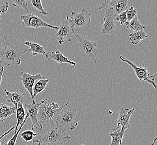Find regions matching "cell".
Wrapping results in <instances>:
<instances>
[{
  "label": "cell",
  "instance_id": "obj_26",
  "mask_svg": "<svg viewBox=\"0 0 157 145\" xmlns=\"http://www.w3.org/2000/svg\"><path fill=\"white\" fill-rule=\"evenodd\" d=\"M29 2L31 3L33 5V6L37 10H39V13L41 15H48V12H46L45 9L43 8L42 5V2L40 0L39 1H34V0H31V1H29Z\"/></svg>",
  "mask_w": 157,
  "mask_h": 145
},
{
  "label": "cell",
  "instance_id": "obj_16",
  "mask_svg": "<svg viewBox=\"0 0 157 145\" xmlns=\"http://www.w3.org/2000/svg\"><path fill=\"white\" fill-rule=\"evenodd\" d=\"M45 57L48 61L53 60L59 64H69L72 65L73 67H75L76 65V64L75 62L69 60L67 57H65L59 51L48 52Z\"/></svg>",
  "mask_w": 157,
  "mask_h": 145
},
{
  "label": "cell",
  "instance_id": "obj_7",
  "mask_svg": "<svg viewBox=\"0 0 157 145\" xmlns=\"http://www.w3.org/2000/svg\"><path fill=\"white\" fill-rule=\"evenodd\" d=\"M119 59H121V61L129 64L130 67L133 68L139 82L144 80L145 82L151 84L154 87L155 89H157V85L155 82V78L157 76L156 74L154 76H150L149 72H148V70L147 68H144V66H142V67L136 66V64H134L132 61L126 59V58L123 57V56L121 55H120Z\"/></svg>",
  "mask_w": 157,
  "mask_h": 145
},
{
  "label": "cell",
  "instance_id": "obj_22",
  "mask_svg": "<svg viewBox=\"0 0 157 145\" xmlns=\"http://www.w3.org/2000/svg\"><path fill=\"white\" fill-rule=\"evenodd\" d=\"M126 27L130 30L133 31L134 32L141 31L145 29V27L140 23V22L138 20L137 16L133 18L132 21L129 22H127L125 24Z\"/></svg>",
  "mask_w": 157,
  "mask_h": 145
},
{
  "label": "cell",
  "instance_id": "obj_33",
  "mask_svg": "<svg viewBox=\"0 0 157 145\" xmlns=\"http://www.w3.org/2000/svg\"><path fill=\"white\" fill-rule=\"evenodd\" d=\"M41 143H42V142L41 141L40 139H33V143L31 145H41Z\"/></svg>",
  "mask_w": 157,
  "mask_h": 145
},
{
  "label": "cell",
  "instance_id": "obj_18",
  "mask_svg": "<svg viewBox=\"0 0 157 145\" xmlns=\"http://www.w3.org/2000/svg\"><path fill=\"white\" fill-rule=\"evenodd\" d=\"M16 110L15 107H10L2 102L0 104V122H3L11 115L16 114Z\"/></svg>",
  "mask_w": 157,
  "mask_h": 145
},
{
  "label": "cell",
  "instance_id": "obj_6",
  "mask_svg": "<svg viewBox=\"0 0 157 145\" xmlns=\"http://www.w3.org/2000/svg\"><path fill=\"white\" fill-rule=\"evenodd\" d=\"M91 16L90 14L82 9L80 12L72 11L71 16L68 18V21L73 27L74 32L85 30L90 24Z\"/></svg>",
  "mask_w": 157,
  "mask_h": 145
},
{
  "label": "cell",
  "instance_id": "obj_2",
  "mask_svg": "<svg viewBox=\"0 0 157 145\" xmlns=\"http://www.w3.org/2000/svg\"><path fill=\"white\" fill-rule=\"evenodd\" d=\"M42 133L40 135L39 139L42 143L52 145H63L69 139L70 137L64 132L59 130L55 124L51 122L45 131H41Z\"/></svg>",
  "mask_w": 157,
  "mask_h": 145
},
{
  "label": "cell",
  "instance_id": "obj_3",
  "mask_svg": "<svg viewBox=\"0 0 157 145\" xmlns=\"http://www.w3.org/2000/svg\"><path fill=\"white\" fill-rule=\"evenodd\" d=\"M73 34L77 40L78 46L82 56L90 58L97 65V61L101 57L97 43L93 40L89 39L86 36L78 35L75 32Z\"/></svg>",
  "mask_w": 157,
  "mask_h": 145
},
{
  "label": "cell",
  "instance_id": "obj_15",
  "mask_svg": "<svg viewBox=\"0 0 157 145\" xmlns=\"http://www.w3.org/2000/svg\"><path fill=\"white\" fill-rule=\"evenodd\" d=\"M4 92L6 94L5 98L7 102L8 103H12L16 109L17 108L18 103L24 104L26 100V94L20 93L18 89H17L13 93H11L6 89H5Z\"/></svg>",
  "mask_w": 157,
  "mask_h": 145
},
{
  "label": "cell",
  "instance_id": "obj_32",
  "mask_svg": "<svg viewBox=\"0 0 157 145\" xmlns=\"http://www.w3.org/2000/svg\"><path fill=\"white\" fill-rule=\"evenodd\" d=\"M15 126H14V127H12V128H11L8 131H7L5 133H4V134H3L2 136L0 137V140H2V139H3V137H5V136L7 135H8L9 133H10L11 131H12V130H15Z\"/></svg>",
  "mask_w": 157,
  "mask_h": 145
},
{
  "label": "cell",
  "instance_id": "obj_31",
  "mask_svg": "<svg viewBox=\"0 0 157 145\" xmlns=\"http://www.w3.org/2000/svg\"><path fill=\"white\" fill-rule=\"evenodd\" d=\"M9 9V3L5 0H0V16L1 13L7 12Z\"/></svg>",
  "mask_w": 157,
  "mask_h": 145
},
{
  "label": "cell",
  "instance_id": "obj_19",
  "mask_svg": "<svg viewBox=\"0 0 157 145\" xmlns=\"http://www.w3.org/2000/svg\"><path fill=\"white\" fill-rule=\"evenodd\" d=\"M16 118H17V123L16 124L15 128L14 134H15L19 126H21L23 123L24 121L25 118L26 117V113L25 111V108L23 104L21 103H18L17 104V108L16 110Z\"/></svg>",
  "mask_w": 157,
  "mask_h": 145
},
{
  "label": "cell",
  "instance_id": "obj_10",
  "mask_svg": "<svg viewBox=\"0 0 157 145\" xmlns=\"http://www.w3.org/2000/svg\"><path fill=\"white\" fill-rule=\"evenodd\" d=\"M69 16L67 15V18L62 21L60 26L58 27V32L55 34V36L60 45H62L65 40L70 42L71 40V35L74 32L73 27L68 21Z\"/></svg>",
  "mask_w": 157,
  "mask_h": 145
},
{
  "label": "cell",
  "instance_id": "obj_24",
  "mask_svg": "<svg viewBox=\"0 0 157 145\" xmlns=\"http://www.w3.org/2000/svg\"><path fill=\"white\" fill-rule=\"evenodd\" d=\"M10 2L12 3L14 6L18 8H22L25 10L28 13L29 12L28 10V3L29 1L27 0H10Z\"/></svg>",
  "mask_w": 157,
  "mask_h": 145
},
{
  "label": "cell",
  "instance_id": "obj_28",
  "mask_svg": "<svg viewBox=\"0 0 157 145\" xmlns=\"http://www.w3.org/2000/svg\"><path fill=\"white\" fill-rule=\"evenodd\" d=\"M137 16V9L133 7H130L129 9L127 10V22L132 21L133 18Z\"/></svg>",
  "mask_w": 157,
  "mask_h": 145
},
{
  "label": "cell",
  "instance_id": "obj_21",
  "mask_svg": "<svg viewBox=\"0 0 157 145\" xmlns=\"http://www.w3.org/2000/svg\"><path fill=\"white\" fill-rule=\"evenodd\" d=\"M50 81V79L49 78L43 79L38 80L36 83H35L33 88V94L34 98L38 94L45 90L47 84Z\"/></svg>",
  "mask_w": 157,
  "mask_h": 145
},
{
  "label": "cell",
  "instance_id": "obj_27",
  "mask_svg": "<svg viewBox=\"0 0 157 145\" xmlns=\"http://www.w3.org/2000/svg\"><path fill=\"white\" fill-rule=\"evenodd\" d=\"M37 136V134L33 132L31 130H27L23 132L21 134V137L26 142H30L33 141L34 137Z\"/></svg>",
  "mask_w": 157,
  "mask_h": 145
},
{
  "label": "cell",
  "instance_id": "obj_20",
  "mask_svg": "<svg viewBox=\"0 0 157 145\" xmlns=\"http://www.w3.org/2000/svg\"><path fill=\"white\" fill-rule=\"evenodd\" d=\"M24 44L30 47L29 51L31 52L33 56L37 55H44L46 57L48 53L45 51L44 47L37 43L26 41L24 43Z\"/></svg>",
  "mask_w": 157,
  "mask_h": 145
},
{
  "label": "cell",
  "instance_id": "obj_12",
  "mask_svg": "<svg viewBox=\"0 0 157 145\" xmlns=\"http://www.w3.org/2000/svg\"><path fill=\"white\" fill-rule=\"evenodd\" d=\"M21 81L22 83L23 86L30 94L33 102V103H35V100L33 97V85L36 80H38L39 79H43L44 78L42 76L41 74H37L35 76H33L31 74L30 72H27L25 70L21 72Z\"/></svg>",
  "mask_w": 157,
  "mask_h": 145
},
{
  "label": "cell",
  "instance_id": "obj_17",
  "mask_svg": "<svg viewBox=\"0 0 157 145\" xmlns=\"http://www.w3.org/2000/svg\"><path fill=\"white\" fill-rule=\"evenodd\" d=\"M125 131L121 127H117L114 128L109 134L112 137V141L110 145H121Z\"/></svg>",
  "mask_w": 157,
  "mask_h": 145
},
{
  "label": "cell",
  "instance_id": "obj_29",
  "mask_svg": "<svg viewBox=\"0 0 157 145\" xmlns=\"http://www.w3.org/2000/svg\"><path fill=\"white\" fill-rule=\"evenodd\" d=\"M115 20L119 21L121 25H123L127 22V10L121 12L119 15H115Z\"/></svg>",
  "mask_w": 157,
  "mask_h": 145
},
{
  "label": "cell",
  "instance_id": "obj_35",
  "mask_svg": "<svg viewBox=\"0 0 157 145\" xmlns=\"http://www.w3.org/2000/svg\"><path fill=\"white\" fill-rule=\"evenodd\" d=\"M3 21L2 20V19L1 18V16H0V29H1V27H2V25H3Z\"/></svg>",
  "mask_w": 157,
  "mask_h": 145
},
{
  "label": "cell",
  "instance_id": "obj_5",
  "mask_svg": "<svg viewBox=\"0 0 157 145\" xmlns=\"http://www.w3.org/2000/svg\"><path fill=\"white\" fill-rule=\"evenodd\" d=\"M28 50L21 51L17 46H6L0 51V63L6 65H18L21 64L20 57Z\"/></svg>",
  "mask_w": 157,
  "mask_h": 145
},
{
  "label": "cell",
  "instance_id": "obj_37",
  "mask_svg": "<svg viewBox=\"0 0 157 145\" xmlns=\"http://www.w3.org/2000/svg\"><path fill=\"white\" fill-rule=\"evenodd\" d=\"M2 140H3V139H2V140H0V145H1V141H2Z\"/></svg>",
  "mask_w": 157,
  "mask_h": 145
},
{
  "label": "cell",
  "instance_id": "obj_25",
  "mask_svg": "<svg viewBox=\"0 0 157 145\" xmlns=\"http://www.w3.org/2000/svg\"><path fill=\"white\" fill-rule=\"evenodd\" d=\"M29 118V114L27 113L26 115V117H25V118L24 121L23 123L21 124V126H20V128H19L18 130H17V132H16L15 134H14V135L12 136V138H11V139H10L9 141L8 142L6 143L5 145H16V141H17V137H18V134H19L20 132L21 129L22 128V127L24 126V125L25 123L26 122V121H27V118Z\"/></svg>",
  "mask_w": 157,
  "mask_h": 145
},
{
  "label": "cell",
  "instance_id": "obj_30",
  "mask_svg": "<svg viewBox=\"0 0 157 145\" xmlns=\"http://www.w3.org/2000/svg\"><path fill=\"white\" fill-rule=\"evenodd\" d=\"M11 45L8 39L4 36L3 33H0V51L6 46Z\"/></svg>",
  "mask_w": 157,
  "mask_h": 145
},
{
  "label": "cell",
  "instance_id": "obj_14",
  "mask_svg": "<svg viewBox=\"0 0 157 145\" xmlns=\"http://www.w3.org/2000/svg\"><path fill=\"white\" fill-rule=\"evenodd\" d=\"M128 0H108L103 1L101 6L99 7V9L105 8L107 5L112 6V9L114 11L115 15H119L121 12L126 11Z\"/></svg>",
  "mask_w": 157,
  "mask_h": 145
},
{
  "label": "cell",
  "instance_id": "obj_13",
  "mask_svg": "<svg viewBox=\"0 0 157 145\" xmlns=\"http://www.w3.org/2000/svg\"><path fill=\"white\" fill-rule=\"evenodd\" d=\"M118 109H119V116L117 120V127H121L122 130L125 131L130 128L129 123L130 117L135 111V109L121 107H118Z\"/></svg>",
  "mask_w": 157,
  "mask_h": 145
},
{
  "label": "cell",
  "instance_id": "obj_23",
  "mask_svg": "<svg viewBox=\"0 0 157 145\" xmlns=\"http://www.w3.org/2000/svg\"><path fill=\"white\" fill-rule=\"evenodd\" d=\"M130 41L134 45H136L142 40L145 39L148 37V36L144 31H138L130 33L129 35Z\"/></svg>",
  "mask_w": 157,
  "mask_h": 145
},
{
  "label": "cell",
  "instance_id": "obj_4",
  "mask_svg": "<svg viewBox=\"0 0 157 145\" xmlns=\"http://www.w3.org/2000/svg\"><path fill=\"white\" fill-rule=\"evenodd\" d=\"M69 103H67L62 107H59L58 103H48V100L40 106L38 110L37 120L39 124L42 126V123H50L60 112L61 110L66 107Z\"/></svg>",
  "mask_w": 157,
  "mask_h": 145
},
{
  "label": "cell",
  "instance_id": "obj_11",
  "mask_svg": "<svg viewBox=\"0 0 157 145\" xmlns=\"http://www.w3.org/2000/svg\"><path fill=\"white\" fill-rule=\"evenodd\" d=\"M48 100L46 98L45 100H41L39 103L35 102V103H31L30 104H25L24 106L25 108L27 109V112H28L27 113L29 114V117H30V119L32 122L31 131H33L34 128L40 131L43 130L42 126L39 124L37 120L38 110L40 106Z\"/></svg>",
  "mask_w": 157,
  "mask_h": 145
},
{
  "label": "cell",
  "instance_id": "obj_36",
  "mask_svg": "<svg viewBox=\"0 0 157 145\" xmlns=\"http://www.w3.org/2000/svg\"><path fill=\"white\" fill-rule=\"evenodd\" d=\"M3 66L2 65V64H1L0 63V70L2 68H3Z\"/></svg>",
  "mask_w": 157,
  "mask_h": 145
},
{
  "label": "cell",
  "instance_id": "obj_34",
  "mask_svg": "<svg viewBox=\"0 0 157 145\" xmlns=\"http://www.w3.org/2000/svg\"><path fill=\"white\" fill-rule=\"evenodd\" d=\"M3 71H4V67L0 70V85L2 82V80L3 79Z\"/></svg>",
  "mask_w": 157,
  "mask_h": 145
},
{
  "label": "cell",
  "instance_id": "obj_9",
  "mask_svg": "<svg viewBox=\"0 0 157 145\" xmlns=\"http://www.w3.org/2000/svg\"><path fill=\"white\" fill-rule=\"evenodd\" d=\"M115 14L112 7L106 11L105 14L103 19V26L101 35H108L114 37L117 33L115 24Z\"/></svg>",
  "mask_w": 157,
  "mask_h": 145
},
{
  "label": "cell",
  "instance_id": "obj_1",
  "mask_svg": "<svg viewBox=\"0 0 157 145\" xmlns=\"http://www.w3.org/2000/svg\"><path fill=\"white\" fill-rule=\"evenodd\" d=\"M78 108L68 109L63 108L52 121L59 130L65 132L67 131H73L78 126Z\"/></svg>",
  "mask_w": 157,
  "mask_h": 145
},
{
  "label": "cell",
  "instance_id": "obj_8",
  "mask_svg": "<svg viewBox=\"0 0 157 145\" xmlns=\"http://www.w3.org/2000/svg\"><path fill=\"white\" fill-rule=\"evenodd\" d=\"M20 18L23 27L35 29L41 27H48L55 30H58L59 27L47 24L45 21L42 20V18L31 12H29L27 15H21Z\"/></svg>",
  "mask_w": 157,
  "mask_h": 145
}]
</instances>
